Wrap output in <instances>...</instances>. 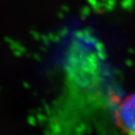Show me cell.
Listing matches in <instances>:
<instances>
[{
  "label": "cell",
  "mask_w": 135,
  "mask_h": 135,
  "mask_svg": "<svg viewBox=\"0 0 135 135\" xmlns=\"http://www.w3.org/2000/svg\"><path fill=\"white\" fill-rule=\"evenodd\" d=\"M117 127L123 132L135 134V93L125 98L114 113Z\"/></svg>",
  "instance_id": "1"
}]
</instances>
